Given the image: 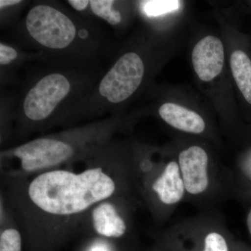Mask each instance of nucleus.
<instances>
[{
  "label": "nucleus",
  "instance_id": "9b49d317",
  "mask_svg": "<svg viewBox=\"0 0 251 251\" xmlns=\"http://www.w3.org/2000/svg\"><path fill=\"white\" fill-rule=\"evenodd\" d=\"M232 76L243 98L251 106V58L243 50H234L229 59Z\"/></svg>",
  "mask_w": 251,
  "mask_h": 251
},
{
  "label": "nucleus",
  "instance_id": "7ed1b4c3",
  "mask_svg": "<svg viewBox=\"0 0 251 251\" xmlns=\"http://www.w3.org/2000/svg\"><path fill=\"white\" fill-rule=\"evenodd\" d=\"M25 25L31 37L47 49H66L76 35V27L72 20L49 5H36L29 10Z\"/></svg>",
  "mask_w": 251,
  "mask_h": 251
},
{
  "label": "nucleus",
  "instance_id": "aec40b11",
  "mask_svg": "<svg viewBox=\"0 0 251 251\" xmlns=\"http://www.w3.org/2000/svg\"><path fill=\"white\" fill-rule=\"evenodd\" d=\"M247 224L248 227H249V232H250L251 235V210L250 213H249V216H248Z\"/></svg>",
  "mask_w": 251,
  "mask_h": 251
},
{
  "label": "nucleus",
  "instance_id": "1a4fd4ad",
  "mask_svg": "<svg viewBox=\"0 0 251 251\" xmlns=\"http://www.w3.org/2000/svg\"><path fill=\"white\" fill-rule=\"evenodd\" d=\"M158 112L167 124L176 129L193 134H199L205 129V122L199 114L178 104H163Z\"/></svg>",
  "mask_w": 251,
  "mask_h": 251
},
{
  "label": "nucleus",
  "instance_id": "f03ea898",
  "mask_svg": "<svg viewBox=\"0 0 251 251\" xmlns=\"http://www.w3.org/2000/svg\"><path fill=\"white\" fill-rule=\"evenodd\" d=\"M76 154V147L71 142L56 138H37L4 154L9 163L3 171L7 177L38 174L70 163Z\"/></svg>",
  "mask_w": 251,
  "mask_h": 251
},
{
  "label": "nucleus",
  "instance_id": "f8f14e48",
  "mask_svg": "<svg viewBox=\"0 0 251 251\" xmlns=\"http://www.w3.org/2000/svg\"><path fill=\"white\" fill-rule=\"evenodd\" d=\"M115 1L111 0H92L90 1L91 8L94 14L105 20L112 25H117L122 21L120 11L113 9Z\"/></svg>",
  "mask_w": 251,
  "mask_h": 251
},
{
  "label": "nucleus",
  "instance_id": "4468645a",
  "mask_svg": "<svg viewBox=\"0 0 251 251\" xmlns=\"http://www.w3.org/2000/svg\"><path fill=\"white\" fill-rule=\"evenodd\" d=\"M179 1H148L144 4V11L149 16H158L178 9Z\"/></svg>",
  "mask_w": 251,
  "mask_h": 251
},
{
  "label": "nucleus",
  "instance_id": "f257e3e1",
  "mask_svg": "<svg viewBox=\"0 0 251 251\" xmlns=\"http://www.w3.org/2000/svg\"><path fill=\"white\" fill-rule=\"evenodd\" d=\"M6 179L8 205L25 229L73 228L117 188L106 160L87 162L81 169L59 167Z\"/></svg>",
  "mask_w": 251,
  "mask_h": 251
},
{
  "label": "nucleus",
  "instance_id": "0eeeda50",
  "mask_svg": "<svg viewBox=\"0 0 251 251\" xmlns=\"http://www.w3.org/2000/svg\"><path fill=\"white\" fill-rule=\"evenodd\" d=\"M185 189L191 194H199L208 186V156L201 147L193 146L181 151L179 156Z\"/></svg>",
  "mask_w": 251,
  "mask_h": 251
},
{
  "label": "nucleus",
  "instance_id": "6e6552de",
  "mask_svg": "<svg viewBox=\"0 0 251 251\" xmlns=\"http://www.w3.org/2000/svg\"><path fill=\"white\" fill-rule=\"evenodd\" d=\"M90 215L92 227L102 237L120 238L126 231L125 221L110 200L97 204L91 211Z\"/></svg>",
  "mask_w": 251,
  "mask_h": 251
},
{
  "label": "nucleus",
  "instance_id": "dca6fc26",
  "mask_svg": "<svg viewBox=\"0 0 251 251\" xmlns=\"http://www.w3.org/2000/svg\"><path fill=\"white\" fill-rule=\"evenodd\" d=\"M18 52L13 48L4 45L1 43L0 44V64L8 65L10 63L17 58Z\"/></svg>",
  "mask_w": 251,
  "mask_h": 251
},
{
  "label": "nucleus",
  "instance_id": "a211bd4d",
  "mask_svg": "<svg viewBox=\"0 0 251 251\" xmlns=\"http://www.w3.org/2000/svg\"><path fill=\"white\" fill-rule=\"evenodd\" d=\"M88 251H112L107 244L100 242L94 243Z\"/></svg>",
  "mask_w": 251,
  "mask_h": 251
},
{
  "label": "nucleus",
  "instance_id": "ddd939ff",
  "mask_svg": "<svg viewBox=\"0 0 251 251\" xmlns=\"http://www.w3.org/2000/svg\"><path fill=\"white\" fill-rule=\"evenodd\" d=\"M22 237L15 227H7L0 234V251H21Z\"/></svg>",
  "mask_w": 251,
  "mask_h": 251
},
{
  "label": "nucleus",
  "instance_id": "20e7f679",
  "mask_svg": "<svg viewBox=\"0 0 251 251\" xmlns=\"http://www.w3.org/2000/svg\"><path fill=\"white\" fill-rule=\"evenodd\" d=\"M144 75L145 65L139 54L127 52L104 75L99 84V94L110 103H122L138 90Z\"/></svg>",
  "mask_w": 251,
  "mask_h": 251
},
{
  "label": "nucleus",
  "instance_id": "39448f33",
  "mask_svg": "<svg viewBox=\"0 0 251 251\" xmlns=\"http://www.w3.org/2000/svg\"><path fill=\"white\" fill-rule=\"evenodd\" d=\"M72 85L65 75L53 73L43 77L26 94L23 112L28 120L41 122L49 118L70 93Z\"/></svg>",
  "mask_w": 251,
  "mask_h": 251
},
{
  "label": "nucleus",
  "instance_id": "423d86ee",
  "mask_svg": "<svg viewBox=\"0 0 251 251\" xmlns=\"http://www.w3.org/2000/svg\"><path fill=\"white\" fill-rule=\"evenodd\" d=\"M192 62L198 77L209 82L222 72L225 62L224 46L214 36H207L198 41L193 50Z\"/></svg>",
  "mask_w": 251,
  "mask_h": 251
},
{
  "label": "nucleus",
  "instance_id": "2eb2a0df",
  "mask_svg": "<svg viewBox=\"0 0 251 251\" xmlns=\"http://www.w3.org/2000/svg\"><path fill=\"white\" fill-rule=\"evenodd\" d=\"M205 251H229L228 244L225 238L217 232H211L204 238Z\"/></svg>",
  "mask_w": 251,
  "mask_h": 251
},
{
  "label": "nucleus",
  "instance_id": "6ab92c4d",
  "mask_svg": "<svg viewBox=\"0 0 251 251\" xmlns=\"http://www.w3.org/2000/svg\"><path fill=\"white\" fill-rule=\"evenodd\" d=\"M21 2V1H19V0H1L0 1V7H1V9H3V8L14 6V5L19 4Z\"/></svg>",
  "mask_w": 251,
  "mask_h": 251
},
{
  "label": "nucleus",
  "instance_id": "9d476101",
  "mask_svg": "<svg viewBox=\"0 0 251 251\" xmlns=\"http://www.w3.org/2000/svg\"><path fill=\"white\" fill-rule=\"evenodd\" d=\"M152 189L165 204H175L181 201L185 187L180 175L179 165L176 162H171L167 165L163 174L153 183Z\"/></svg>",
  "mask_w": 251,
  "mask_h": 251
},
{
  "label": "nucleus",
  "instance_id": "f3484780",
  "mask_svg": "<svg viewBox=\"0 0 251 251\" xmlns=\"http://www.w3.org/2000/svg\"><path fill=\"white\" fill-rule=\"evenodd\" d=\"M69 4L74 9L77 11H83L87 9V6L90 4V1H86V0H70L69 1Z\"/></svg>",
  "mask_w": 251,
  "mask_h": 251
}]
</instances>
